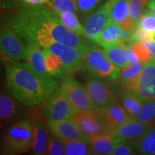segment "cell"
Masks as SVG:
<instances>
[{"label":"cell","mask_w":155,"mask_h":155,"mask_svg":"<svg viewBox=\"0 0 155 155\" xmlns=\"http://www.w3.org/2000/svg\"><path fill=\"white\" fill-rule=\"evenodd\" d=\"M150 129L137 117H134L116 128L113 133L119 140L129 141L134 145Z\"/></svg>","instance_id":"4fadbf2b"},{"label":"cell","mask_w":155,"mask_h":155,"mask_svg":"<svg viewBox=\"0 0 155 155\" xmlns=\"http://www.w3.org/2000/svg\"><path fill=\"white\" fill-rule=\"evenodd\" d=\"M46 69L48 73L54 78L62 81L69 73L64 67L61 58L50 53L48 50L43 49Z\"/></svg>","instance_id":"44dd1931"},{"label":"cell","mask_w":155,"mask_h":155,"mask_svg":"<svg viewBox=\"0 0 155 155\" xmlns=\"http://www.w3.org/2000/svg\"><path fill=\"white\" fill-rule=\"evenodd\" d=\"M71 119L86 139L101 134L111 132L99 108L76 111Z\"/></svg>","instance_id":"52a82bcc"},{"label":"cell","mask_w":155,"mask_h":155,"mask_svg":"<svg viewBox=\"0 0 155 155\" xmlns=\"http://www.w3.org/2000/svg\"><path fill=\"white\" fill-rule=\"evenodd\" d=\"M121 68L116 67L106 55L104 50L94 46L84 54L82 69L93 77L115 82Z\"/></svg>","instance_id":"277c9868"},{"label":"cell","mask_w":155,"mask_h":155,"mask_svg":"<svg viewBox=\"0 0 155 155\" xmlns=\"http://www.w3.org/2000/svg\"><path fill=\"white\" fill-rule=\"evenodd\" d=\"M60 19L63 24L65 25L68 29L73 31L75 33L80 35L81 36L86 37L84 27L82 26L80 21L78 20L76 15L73 12H64L57 13Z\"/></svg>","instance_id":"83f0119b"},{"label":"cell","mask_w":155,"mask_h":155,"mask_svg":"<svg viewBox=\"0 0 155 155\" xmlns=\"http://www.w3.org/2000/svg\"><path fill=\"white\" fill-rule=\"evenodd\" d=\"M131 92L143 102L155 100V63L150 61L144 63Z\"/></svg>","instance_id":"30bf717a"},{"label":"cell","mask_w":155,"mask_h":155,"mask_svg":"<svg viewBox=\"0 0 155 155\" xmlns=\"http://www.w3.org/2000/svg\"><path fill=\"white\" fill-rule=\"evenodd\" d=\"M106 1L107 0H76L78 12L82 16L89 17Z\"/></svg>","instance_id":"4dcf8cb0"},{"label":"cell","mask_w":155,"mask_h":155,"mask_svg":"<svg viewBox=\"0 0 155 155\" xmlns=\"http://www.w3.org/2000/svg\"><path fill=\"white\" fill-rule=\"evenodd\" d=\"M144 63H131L119 71V76L115 82L119 84L121 93L131 92L134 83L142 71Z\"/></svg>","instance_id":"ac0fdd59"},{"label":"cell","mask_w":155,"mask_h":155,"mask_svg":"<svg viewBox=\"0 0 155 155\" xmlns=\"http://www.w3.org/2000/svg\"><path fill=\"white\" fill-rule=\"evenodd\" d=\"M45 49L61 58L64 67L69 74L72 75L82 69L85 52L59 42L51 44Z\"/></svg>","instance_id":"8fae6325"},{"label":"cell","mask_w":155,"mask_h":155,"mask_svg":"<svg viewBox=\"0 0 155 155\" xmlns=\"http://www.w3.org/2000/svg\"><path fill=\"white\" fill-rule=\"evenodd\" d=\"M149 0H129V15L136 26L147 7Z\"/></svg>","instance_id":"1f68e13d"},{"label":"cell","mask_w":155,"mask_h":155,"mask_svg":"<svg viewBox=\"0 0 155 155\" xmlns=\"http://www.w3.org/2000/svg\"><path fill=\"white\" fill-rule=\"evenodd\" d=\"M114 0H107L101 7L91 15L84 23L86 37L95 42L110 18Z\"/></svg>","instance_id":"7c38bea8"},{"label":"cell","mask_w":155,"mask_h":155,"mask_svg":"<svg viewBox=\"0 0 155 155\" xmlns=\"http://www.w3.org/2000/svg\"><path fill=\"white\" fill-rule=\"evenodd\" d=\"M41 48L28 43L25 60L39 75L43 77H52L47 71L45 62V55Z\"/></svg>","instance_id":"ffe728a7"},{"label":"cell","mask_w":155,"mask_h":155,"mask_svg":"<svg viewBox=\"0 0 155 155\" xmlns=\"http://www.w3.org/2000/svg\"><path fill=\"white\" fill-rule=\"evenodd\" d=\"M31 121L33 126V141L32 144V152L33 154H46L48 142L49 139L48 124L43 122L39 114H35L32 116Z\"/></svg>","instance_id":"5bb4252c"},{"label":"cell","mask_w":155,"mask_h":155,"mask_svg":"<svg viewBox=\"0 0 155 155\" xmlns=\"http://www.w3.org/2000/svg\"><path fill=\"white\" fill-rule=\"evenodd\" d=\"M137 26L152 34L155 38V16L150 9H145L139 19Z\"/></svg>","instance_id":"d6a6232c"},{"label":"cell","mask_w":155,"mask_h":155,"mask_svg":"<svg viewBox=\"0 0 155 155\" xmlns=\"http://www.w3.org/2000/svg\"><path fill=\"white\" fill-rule=\"evenodd\" d=\"M40 112L48 123L71 119L76 111L60 87L54 90L42 102Z\"/></svg>","instance_id":"5b68a950"},{"label":"cell","mask_w":155,"mask_h":155,"mask_svg":"<svg viewBox=\"0 0 155 155\" xmlns=\"http://www.w3.org/2000/svg\"><path fill=\"white\" fill-rule=\"evenodd\" d=\"M144 45L146 46L147 49L149 50L151 55L153 56L155 55V39H151V40H147L144 42Z\"/></svg>","instance_id":"60d3db41"},{"label":"cell","mask_w":155,"mask_h":155,"mask_svg":"<svg viewBox=\"0 0 155 155\" xmlns=\"http://www.w3.org/2000/svg\"><path fill=\"white\" fill-rule=\"evenodd\" d=\"M7 24L25 41L42 49L59 42L86 53L96 45L68 29L48 5L23 6L8 17Z\"/></svg>","instance_id":"6da1fadb"},{"label":"cell","mask_w":155,"mask_h":155,"mask_svg":"<svg viewBox=\"0 0 155 155\" xmlns=\"http://www.w3.org/2000/svg\"><path fill=\"white\" fill-rule=\"evenodd\" d=\"M17 106L8 92L4 91L0 95V118L2 121H7L15 117Z\"/></svg>","instance_id":"603a6c76"},{"label":"cell","mask_w":155,"mask_h":155,"mask_svg":"<svg viewBox=\"0 0 155 155\" xmlns=\"http://www.w3.org/2000/svg\"><path fill=\"white\" fill-rule=\"evenodd\" d=\"M137 118L150 128L155 127V100L147 101L143 105Z\"/></svg>","instance_id":"4316f807"},{"label":"cell","mask_w":155,"mask_h":155,"mask_svg":"<svg viewBox=\"0 0 155 155\" xmlns=\"http://www.w3.org/2000/svg\"><path fill=\"white\" fill-rule=\"evenodd\" d=\"M7 24H2L0 32V47L2 60L15 63L25 60L28 42Z\"/></svg>","instance_id":"8992f818"},{"label":"cell","mask_w":155,"mask_h":155,"mask_svg":"<svg viewBox=\"0 0 155 155\" xmlns=\"http://www.w3.org/2000/svg\"><path fill=\"white\" fill-rule=\"evenodd\" d=\"M119 25H120L122 30L126 31H130V32L134 30L136 27L135 24L132 22V20H131L129 17H127V19H125L124 20L122 21L121 22H120Z\"/></svg>","instance_id":"f35d334b"},{"label":"cell","mask_w":155,"mask_h":155,"mask_svg":"<svg viewBox=\"0 0 155 155\" xmlns=\"http://www.w3.org/2000/svg\"><path fill=\"white\" fill-rule=\"evenodd\" d=\"M130 45L134 53L138 57L140 63H146L147 62L151 61L152 56L149 52V50L147 49L146 46L144 45V43L135 42V43L131 44Z\"/></svg>","instance_id":"e575fe53"},{"label":"cell","mask_w":155,"mask_h":155,"mask_svg":"<svg viewBox=\"0 0 155 155\" xmlns=\"http://www.w3.org/2000/svg\"><path fill=\"white\" fill-rule=\"evenodd\" d=\"M151 61H153V62H154V63H155V55L153 56V57L152 58V59H151Z\"/></svg>","instance_id":"7bdbcfd3"},{"label":"cell","mask_w":155,"mask_h":155,"mask_svg":"<svg viewBox=\"0 0 155 155\" xmlns=\"http://www.w3.org/2000/svg\"><path fill=\"white\" fill-rule=\"evenodd\" d=\"M90 147L91 154H111L119 141L113 132L98 134L87 139Z\"/></svg>","instance_id":"e0dca14e"},{"label":"cell","mask_w":155,"mask_h":155,"mask_svg":"<svg viewBox=\"0 0 155 155\" xmlns=\"http://www.w3.org/2000/svg\"><path fill=\"white\" fill-rule=\"evenodd\" d=\"M33 141V126L31 120H20L7 128L4 136L3 152L19 154L28 151Z\"/></svg>","instance_id":"3957f363"},{"label":"cell","mask_w":155,"mask_h":155,"mask_svg":"<svg viewBox=\"0 0 155 155\" xmlns=\"http://www.w3.org/2000/svg\"><path fill=\"white\" fill-rule=\"evenodd\" d=\"M151 39H155L152 34L149 33L148 32L143 30L140 27L136 26L134 30L131 33L130 40H129V44L135 43V42H141L144 43L147 40H151Z\"/></svg>","instance_id":"8d00e7d4"},{"label":"cell","mask_w":155,"mask_h":155,"mask_svg":"<svg viewBox=\"0 0 155 155\" xmlns=\"http://www.w3.org/2000/svg\"><path fill=\"white\" fill-rule=\"evenodd\" d=\"M129 0H114L110 14V20L119 24L129 17Z\"/></svg>","instance_id":"f1b7e54d"},{"label":"cell","mask_w":155,"mask_h":155,"mask_svg":"<svg viewBox=\"0 0 155 155\" xmlns=\"http://www.w3.org/2000/svg\"><path fill=\"white\" fill-rule=\"evenodd\" d=\"M106 55L116 67L123 68L129 65L127 52L125 49V43L121 41L120 43L114 45L111 47L104 48Z\"/></svg>","instance_id":"7402d4cb"},{"label":"cell","mask_w":155,"mask_h":155,"mask_svg":"<svg viewBox=\"0 0 155 155\" xmlns=\"http://www.w3.org/2000/svg\"><path fill=\"white\" fill-rule=\"evenodd\" d=\"M46 154L49 155H63L65 154L63 144L61 140L53 134L49 137L48 142Z\"/></svg>","instance_id":"836d02e7"},{"label":"cell","mask_w":155,"mask_h":155,"mask_svg":"<svg viewBox=\"0 0 155 155\" xmlns=\"http://www.w3.org/2000/svg\"><path fill=\"white\" fill-rule=\"evenodd\" d=\"M119 101L131 117H137L144 103L132 92L121 93Z\"/></svg>","instance_id":"cb8c5ba5"},{"label":"cell","mask_w":155,"mask_h":155,"mask_svg":"<svg viewBox=\"0 0 155 155\" xmlns=\"http://www.w3.org/2000/svg\"><path fill=\"white\" fill-rule=\"evenodd\" d=\"M19 2L22 3L23 6L26 5H46L48 0H16Z\"/></svg>","instance_id":"ab89813d"},{"label":"cell","mask_w":155,"mask_h":155,"mask_svg":"<svg viewBox=\"0 0 155 155\" xmlns=\"http://www.w3.org/2000/svg\"><path fill=\"white\" fill-rule=\"evenodd\" d=\"M111 81L91 77L85 83V88L96 108H103L118 101L117 94Z\"/></svg>","instance_id":"9c48e42d"},{"label":"cell","mask_w":155,"mask_h":155,"mask_svg":"<svg viewBox=\"0 0 155 155\" xmlns=\"http://www.w3.org/2000/svg\"><path fill=\"white\" fill-rule=\"evenodd\" d=\"M134 146L139 154L155 155V127L150 128Z\"/></svg>","instance_id":"d4e9b609"},{"label":"cell","mask_w":155,"mask_h":155,"mask_svg":"<svg viewBox=\"0 0 155 155\" xmlns=\"http://www.w3.org/2000/svg\"><path fill=\"white\" fill-rule=\"evenodd\" d=\"M119 140V139H118ZM134 146L127 141L119 140L116 143L115 148L111 152L112 155H131L135 154Z\"/></svg>","instance_id":"d590c367"},{"label":"cell","mask_w":155,"mask_h":155,"mask_svg":"<svg viewBox=\"0 0 155 155\" xmlns=\"http://www.w3.org/2000/svg\"><path fill=\"white\" fill-rule=\"evenodd\" d=\"M47 124L48 129L51 134H53L59 139H65V140L85 139V140H87L72 119L48 122Z\"/></svg>","instance_id":"9a60e30c"},{"label":"cell","mask_w":155,"mask_h":155,"mask_svg":"<svg viewBox=\"0 0 155 155\" xmlns=\"http://www.w3.org/2000/svg\"><path fill=\"white\" fill-rule=\"evenodd\" d=\"M124 43H125L126 52H127L128 59H129V63H130V64L131 63H140V61H139L138 57L136 55V54L134 53L132 49H131L130 44L127 43V42H124Z\"/></svg>","instance_id":"74e56055"},{"label":"cell","mask_w":155,"mask_h":155,"mask_svg":"<svg viewBox=\"0 0 155 155\" xmlns=\"http://www.w3.org/2000/svg\"><path fill=\"white\" fill-rule=\"evenodd\" d=\"M5 75L12 94L26 106L40 104L58 87L55 78L39 75L28 63H11Z\"/></svg>","instance_id":"7a4b0ae2"},{"label":"cell","mask_w":155,"mask_h":155,"mask_svg":"<svg viewBox=\"0 0 155 155\" xmlns=\"http://www.w3.org/2000/svg\"><path fill=\"white\" fill-rule=\"evenodd\" d=\"M46 5L56 13H75L78 11L76 0H48Z\"/></svg>","instance_id":"f546056e"},{"label":"cell","mask_w":155,"mask_h":155,"mask_svg":"<svg viewBox=\"0 0 155 155\" xmlns=\"http://www.w3.org/2000/svg\"><path fill=\"white\" fill-rule=\"evenodd\" d=\"M121 33L122 29L120 25L108 19L106 26L98 35L95 43L101 46L103 48L111 47L123 41Z\"/></svg>","instance_id":"d6986e66"},{"label":"cell","mask_w":155,"mask_h":155,"mask_svg":"<svg viewBox=\"0 0 155 155\" xmlns=\"http://www.w3.org/2000/svg\"><path fill=\"white\" fill-rule=\"evenodd\" d=\"M63 144L66 155H86L91 154L88 142L85 139L65 140L60 139Z\"/></svg>","instance_id":"484cf974"},{"label":"cell","mask_w":155,"mask_h":155,"mask_svg":"<svg viewBox=\"0 0 155 155\" xmlns=\"http://www.w3.org/2000/svg\"><path fill=\"white\" fill-rule=\"evenodd\" d=\"M147 7L152 11L153 15L155 16V0H149Z\"/></svg>","instance_id":"b9f144b4"},{"label":"cell","mask_w":155,"mask_h":155,"mask_svg":"<svg viewBox=\"0 0 155 155\" xmlns=\"http://www.w3.org/2000/svg\"><path fill=\"white\" fill-rule=\"evenodd\" d=\"M61 81L60 87L75 111H86L96 108L91 99L86 88L73 78L72 75H67Z\"/></svg>","instance_id":"ba28073f"},{"label":"cell","mask_w":155,"mask_h":155,"mask_svg":"<svg viewBox=\"0 0 155 155\" xmlns=\"http://www.w3.org/2000/svg\"><path fill=\"white\" fill-rule=\"evenodd\" d=\"M99 108L111 132L131 118H134L129 115L119 101Z\"/></svg>","instance_id":"2e32d148"}]
</instances>
